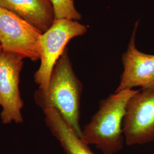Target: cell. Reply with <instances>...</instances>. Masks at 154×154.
<instances>
[{"label": "cell", "instance_id": "obj_1", "mask_svg": "<svg viewBox=\"0 0 154 154\" xmlns=\"http://www.w3.org/2000/svg\"><path fill=\"white\" fill-rule=\"evenodd\" d=\"M82 83L72 69L66 48L55 63L46 90H37L34 95L37 105L43 111L57 110L66 123L81 138L80 104Z\"/></svg>", "mask_w": 154, "mask_h": 154}, {"label": "cell", "instance_id": "obj_2", "mask_svg": "<svg viewBox=\"0 0 154 154\" xmlns=\"http://www.w3.org/2000/svg\"><path fill=\"white\" fill-rule=\"evenodd\" d=\"M137 90H125L110 95L82 130L83 140L104 154H115L123 147L122 123L128 101Z\"/></svg>", "mask_w": 154, "mask_h": 154}, {"label": "cell", "instance_id": "obj_3", "mask_svg": "<svg viewBox=\"0 0 154 154\" xmlns=\"http://www.w3.org/2000/svg\"><path fill=\"white\" fill-rule=\"evenodd\" d=\"M87 30L85 25L77 21L55 19L51 27L42 34L39 39L41 64L34 76L39 89L45 90L48 88L53 68L68 42Z\"/></svg>", "mask_w": 154, "mask_h": 154}, {"label": "cell", "instance_id": "obj_4", "mask_svg": "<svg viewBox=\"0 0 154 154\" xmlns=\"http://www.w3.org/2000/svg\"><path fill=\"white\" fill-rule=\"evenodd\" d=\"M42 33L15 13L0 7V43L3 51L38 61Z\"/></svg>", "mask_w": 154, "mask_h": 154}, {"label": "cell", "instance_id": "obj_5", "mask_svg": "<svg viewBox=\"0 0 154 154\" xmlns=\"http://www.w3.org/2000/svg\"><path fill=\"white\" fill-rule=\"evenodd\" d=\"M122 128L127 146L149 143L154 140V89L139 90L126 107Z\"/></svg>", "mask_w": 154, "mask_h": 154}, {"label": "cell", "instance_id": "obj_6", "mask_svg": "<svg viewBox=\"0 0 154 154\" xmlns=\"http://www.w3.org/2000/svg\"><path fill=\"white\" fill-rule=\"evenodd\" d=\"M23 59L3 51L0 57V106L2 110L1 119L4 124L11 122H23L21 110L23 102L20 90V75Z\"/></svg>", "mask_w": 154, "mask_h": 154}, {"label": "cell", "instance_id": "obj_7", "mask_svg": "<svg viewBox=\"0 0 154 154\" xmlns=\"http://www.w3.org/2000/svg\"><path fill=\"white\" fill-rule=\"evenodd\" d=\"M136 23L126 51L122 55L123 72L115 92L140 87L142 90L154 89V55L138 50L135 46Z\"/></svg>", "mask_w": 154, "mask_h": 154}, {"label": "cell", "instance_id": "obj_8", "mask_svg": "<svg viewBox=\"0 0 154 154\" xmlns=\"http://www.w3.org/2000/svg\"><path fill=\"white\" fill-rule=\"evenodd\" d=\"M0 7L15 13L42 33L51 27L55 19L50 0H0Z\"/></svg>", "mask_w": 154, "mask_h": 154}, {"label": "cell", "instance_id": "obj_9", "mask_svg": "<svg viewBox=\"0 0 154 154\" xmlns=\"http://www.w3.org/2000/svg\"><path fill=\"white\" fill-rule=\"evenodd\" d=\"M45 121L67 154H95L54 109L44 111Z\"/></svg>", "mask_w": 154, "mask_h": 154}, {"label": "cell", "instance_id": "obj_10", "mask_svg": "<svg viewBox=\"0 0 154 154\" xmlns=\"http://www.w3.org/2000/svg\"><path fill=\"white\" fill-rule=\"evenodd\" d=\"M54 9L55 19L80 20L81 16L76 10L74 0H50Z\"/></svg>", "mask_w": 154, "mask_h": 154}, {"label": "cell", "instance_id": "obj_11", "mask_svg": "<svg viewBox=\"0 0 154 154\" xmlns=\"http://www.w3.org/2000/svg\"><path fill=\"white\" fill-rule=\"evenodd\" d=\"M2 52H3V49H2V46H1V43H0V57H1V54H2Z\"/></svg>", "mask_w": 154, "mask_h": 154}]
</instances>
